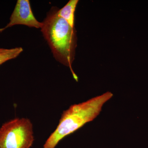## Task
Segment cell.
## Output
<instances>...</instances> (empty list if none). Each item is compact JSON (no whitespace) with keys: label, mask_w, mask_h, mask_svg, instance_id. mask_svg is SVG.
<instances>
[{"label":"cell","mask_w":148,"mask_h":148,"mask_svg":"<svg viewBox=\"0 0 148 148\" xmlns=\"http://www.w3.org/2000/svg\"><path fill=\"white\" fill-rule=\"evenodd\" d=\"M34 141L33 124L28 119H14L0 128V148H30Z\"/></svg>","instance_id":"3957f363"},{"label":"cell","mask_w":148,"mask_h":148,"mask_svg":"<svg viewBox=\"0 0 148 148\" xmlns=\"http://www.w3.org/2000/svg\"><path fill=\"white\" fill-rule=\"evenodd\" d=\"M22 25L31 28L41 29L42 22H39L35 17L29 0H18L10 18V22L6 27L0 29V32L14 26Z\"/></svg>","instance_id":"277c9868"},{"label":"cell","mask_w":148,"mask_h":148,"mask_svg":"<svg viewBox=\"0 0 148 148\" xmlns=\"http://www.w3.org/2000/svg\"><path fill=\"white\" fill-rule=\"evenodd\" d=\"M23 51L22 47L5 49L0 48V66L7 61L16 58Z\"/></svg>","instance_id":"8992f818"},{"label":"cell","mask_w":148,"mask_h":148,"mask_svg":"<svg viewBox=\"0 0 148 148\" xmlns=\"http://www.w3.org/2000/svg\"><path fill=\"white\" fill-rule=\"evenodd\" d=\"M57 9L52 8L42 22L41 31L56 61L71 69L75 79L78 78L72 65L75 58L76 35L75 28L58 16Z\"/></svg>","instance_id":"6da1fadb"},{"label":"cell","mask_w":148,"mask_h":148,"mask_svg":"<svg viewBox=\"0 0 148 148\" xmlns=\"http://www.w3.org/2000/svg\"><path fill=\"white\" fill-rule=\"evenodd\" d=\"M113 94L107 92L82 103L72 105L64 111L58 126L44 145V148H55L61 140L93 120L104 104Z\"/></svg>","instance_id":"7a4b0ae2"},{"label":"cell","mask_w":148,"mask_h":148,"mask_svg":"<svg viewBox=\"0 0 148 148\" xmlns=\"http://www.w3.org/2000/svg\"><path fill=\"white\" fill-rule=\"evenodd\" d=\"M78 2V0H70L64 7L57 10L58 16L66 20L73 28H75V13Z\"/></svg>","instance_id":"5b68a950"}]
</instances>
